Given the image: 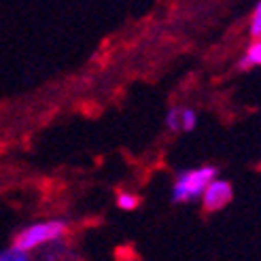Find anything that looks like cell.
I'll return each instance as SVG.
<instances>
[{"mask_svg": "<svg viewBox=\"0 0 261 261\" xmlns=\"http://www.w3.org/2000/svg\"><path fill=\"white\" fill-rule=\"evenodd\" d=\"M215 174H217V170L211 166L180 172V176L174 182V189H172V200L174 202H189L193 198H198V195H204L206 187L215 180Z\"/></svg>", "mask_w": 261, "mask_h": 261, "instance_id": "1", "label": "cell"}, {"mask_svg": "<svg viewBox=\"0 0 261 261\" xmlns=\"http://www.w3.org/2000/svg\"><path fill=\"white\" fill-rule=\"evenodd\" d=\"M62 233H64V223L62 221L36 223V225H30L28 229H23L19 233L15 246H19V249H23V251H32V249H36V246H41L45 242L58 240Z\"/></svg>", "mask_w": 261, "mask_h": 261, "instance_id": "2", "label": "cell"}, {"mask_svg": "<svg viewBox=\"0 0 261 261\" xmlns=\"http://www.w3.org/2000/svg\"><path fill=\"white\" fill-rule=\"evenodd\" d=\"M231 200V187L225 180H213L204 191V206L208 211H219Z\"/></svg>", "mask_w": 261, "mask_h": 261, "instance_id": "3", "label": "cell"}, {"mask_svg": "<svg viewBox=\"0 0 261 261\" xmlns=\"http://www.w3.org/2000/svg\"><path fill=\"white\" fill-rule=\"evenodd\" d=\"M255 64H261V38L249 47L244 60L240 62V66H242V68H249V66H255Z\"/></svg>", "mask_w": 261, "mask_h": 261, "instance_id": "4", "label": "cell"}, {"mask_svg": "<svg viewBox=\"0 0 261 261\" xmlns=\"http://www.w3.org/2000/svg\"><path fill=\"white\" fill-rule=\"evenodd\" d=\"M0 259H3V261H25V259H28V251L19 249V246H13L11 251H5Z\"/></svg>", "mask_w": 261, "mask_h": 261, "instance_id": "5", "label": "cell"}, {"mask_svg": "<svg viewBox=\"0 0 261 261\" xmlns=\"http://www.w3.org/2000/svg\"><path fill=\"white\" fill-rule=\"evenodd\" d=\"M117 204H119V208H123V211H132V208L138 206V198L132 193H121L119 200H117Z\"/></svg>", "mask_w": 261, "mask_h": 261, "instance_id": "6", "label": "cell"}, {"mask_svg": "<svg viewBox=\"0 0 261 261\" xmlns=\"http://www.w3.org/2000/svg\"><path fill=\"white\" fill-rule=\"evenodd\" d=\"M251 34L255 38H261V3L257 5L255 13H253V21H251Z\"/></svg>", "mask_w": 261, "mask_h": 261, "instance_id": "7", "label": "cell"}, {"mask_svg": "<svg viewBox=\"0 0 261 261\" xmlns=\"http://www.w3.org/2000/svg\"><path fill=\"white\" fill-rule=\"evenodd\" d=\"M166 123H168V127L170 129H180L182 127V119H180V113L176 111V109H172L170 113H168V117H166Z\"/></svg>", "mask_w": 261, "mask_h": 261, "instance_id": "8", "label": "cell"}, {"mask_svg": "<svg viewBox=\"0 0 261 261\" xmlns=\"http://www.w3.org/2000/svg\"><path fill=\"white\" fill-rule=\"evenodd\" d=\"M180 119H182V129H193L198 117H195V113L191 109H187V111H180Z\"/></svg>", "mask_w": 261, "mask_h": 261, "instance_id": "9", "label": "cell"}]
</instances>
